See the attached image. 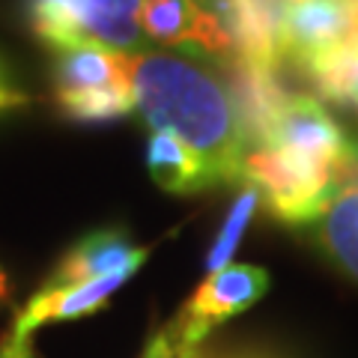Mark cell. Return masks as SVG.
<instances>
[{"label":"cell","mask_w":358,"mask_h":358,"mask_svg":"<svg viewBox=\"0 0 358 358\" xmlns=\"http://www.w3.org/2000/svg\"><path fill=\"white\" fill-rule=\"evenodd\" d=\"M346 3L352 6V13H355V21H358V0H346Z\"/></svg>","instance_id":"cell-20"},{"label":"cell","mask_w":358,"mask_h":358,"mask_svg":"<svg viewBox=\"0 0 358 358\" xmlns=\"http://www.w3.org/2000/svg\"><path fill=\"white\" fill-rule=\"evenodd\" d=\"M147 254V248L131 245L122 230H96L66 251V257L45 281V287H78L96 281V278L122 272V268H141Z\"/></svg>","instance_id":"cell-8"},{"label":"cell","mask_w":358,"mask_h":358,"mask_svg":"<svg viewBox=\"0 0 358 358\" xmlns=\"http://www.w3.org/2000/svg\"><path fill=\"white\" fill-rule=\"evenodd\" d=\"M0 358H36V352H33V343L30 338L27 341H3V346H0Z\"/></svg>","instance_id":"cell-18"},{"label":"cell","mask_w":358,"mask_h":358,"mask_svg":"<svg viewBox=\"0 0 358 358\" xmlns=\"http://www.w3.org/2000/svg\"><path fill=\"white\" fill-rule=\"evenodd\" d=\"M129 78L143 120L167 131L206 167L209 185L242 182L245 141L230 90L203 66L164 54H131Z\"/></svg>","instance_id":"cell-1"},{"label":"cell","mask_w":358,"mask_h":358,"mask_svg":"<svg viewBox=\"0 0 358 358\" xmlns=\"http://www.w3.org/2000/svg\"><path fill=\"white\" fill-rule=\"evenodd\" d=\"M147 164L152 179L164 192L173 194H194L200 188H209L206 167L185 147L179 138L167 131H152L147 143Z\"/></svg>","instance_id":"cell-12"},{"label":"cell","mask_w":358,"mask_h":358,"mask_svg":"<svg viewBox=\"0 0 358 358\" xmlns=\"http://www.w3.org/2000/svg\"><path fill=\"white\" fill-rule=\"evenodd\" d=\"M358 33L355 13L346 0H289L281 6L278 45L281 57L299 66L341 48Z\"/></svg>","instance_id":"cell-4"},{"label":"cell","mask_w":358,"mask_h":358,"mask_svg":"<svg viewBox=\"0 0 358 358\" xmlns=\"http://www.w3.org/2000/svg\"><path fill=\"white\" fill-rule=\"evenodd\" d=\"M260 203H263V200H260V194H257V188L245 185L242 192H239L236 203H233L230 215H227V221H224V227L218 233V239L212 242V248H209V257H206L209 275H215V272H221V268L230 266V257H233V251H236V245L242 242L245 227H248L254 209L260 206Z\"/></svg>","instance_id":"cell-15"},{"label":"cell","mask_w":358,"mask_h":358,"mask_svg":"<svg viewBox=\"0 0 358 358\" xmlns=\"http://www.w3.org/2000/svg\"><path fill=\"white\" fill-rule=\"evenodd\" d=\"M138 268H122V272L96 278V281L78 284V287H42L33 296L24 310L15 317V326L9 331V341H27L33 331L45 322H60V320H78V317H90L99 308L108 305V299L129 281Z\"/></svg>","instance_id":"cell-7"},{"label":"cell","mask_w":358,"mask_h":358,"mask_svg":"<svg viewBox=\"0 0 358 358\" xmlns=\"http://www.w3.org/2000/svg\"><path fill=\"white\" fill-rule=\"evenodd\" d=\"M313 227L331 260L358 281V173L331 194Z\"/></svg>","instance_id":"cell-11"},{"label":"cell","mask_w":358,"mask_h":358,"mask_svg":"<svg viewBox=\"0 0 358 358\" xmlns=\"http://www.w3.org/2000/svg\"><path fill=\"white\" fill-rule=\"evenodd\" d=\"M143 358H200V343L188 341L179 320H171L164 329L152 334V341L143 350Z\"/></svg>","instance_id":"cell-16"},{"label":"cell","mask_w":358,"mask_h":358,"mask_svg":"<svg viewBox=\"0 0 358 358\" xmlns=\"http://www.w3.org/2000/svg\"><path fill=\"white\" fill-rule=\"evenodd\" d=\"M129 63L131 54L96 48H60L54 57V96H78L93 93V90L129 87Z\"/></svg>","instance_id":"cell-10"},{"label":"cell","mask_w":358,"mask_h":358,"mask_svg":"<svg viewBox=\"0 0 358 358\" xmlns=\"http://www.w3.org/2000/svg\"><path fill=\"white\" fill-rule=\"evenodd\" d=\"M268 289V272L257 266L230 263L227 268L209 275L203 284L197 287L192 301L179 313V326H182L185 338L192 343H203L206 334L221 326L224 320L236 317V313L248 310L257 305Z\"/></svg>","instance_id":"cell-5"},{"label":"cell","mask_w":358,"mask_h":358,"mask_svg":"<svg viewBox=\"0 0 358 358\" xmlns=\"http://www.w3.org/2000/svg\"><path fill=\"white\" fill-rule=\"evenodd\" d=\"M57 105L66 117L81 120V122H105V120L129 114L131 108H138L131 84L93 90V93H78V96H57Z\"/></svg>","instance_id":"cell-14"},{"label":"cell","mask_w":358,"mask_h":358,"mask_svg":"<svg viewBox=\"0 0 358 358\" xmlns=\"http://www.w3.org/2000/svg\"><path fill=\"white\" fill-rule=\"evenodd\" d=\"M138 21L143 33L164 45L192 48L224 63L233 57L227 27L203 0H141Z\"/></svg>","instance_id":"cell-6"},{"label":"cell","mask_w":358,"mask_h":358,"mask_svg":"<svg viewBox=\"0 0 358 358\" xmlns=\"http://www.w3.org/2000/svg\"><path fill=\"white\" fill-rule=\"evenodd\" d=\"M9 296V281H6V275H3V268H0V301H3Z\"/></svg>","instance_id":"cell-19"},{"label":"cell","mask_w":358,"mask_h":358,"mask_svg":"<svg viewBox=\"0 0 358 358\" xmlns=\"http://www.w3.org/2000/svg\"><path fill=\"white\" fill-rule=\"evenodd\" d=\"M287 3H289V0H287Z\"/></svg>","instance_id":"cell-21"},{"label":"cell","mask_w":358,"mask_h":358,"mask_svg":"<svg viewBox=\"0 0 358 358\" xmlns=\"http://www.w3.org/2000/svg\"><path fill=\"white\" fill-rule=\"evenodd\" d=\"M317 90L331 102H358V33L322 57L301 66Z\"/></svg>","instance_id":"cell-13"},{"label":"cell","mask_w":358,"mask_h":358,"mask_svg":"<svg viewBox=\"0 0 358 358\" xmlns=\"http://www.w3.org/2000/svg\"><path fill=\"white\" fill-rule=\"evenodd\" d=\"M141 0H30L27 15L42 42L60 48L129 51L141 39Z\"/></svg>","instance_id":"cell-2"},{"label":"cell","mask_w":358,"mask_h":358,"mask_svg":"<svg viewBox=\"0 0 358 358\" xmlns=\"http://www.w3.org/2000/svg\"><path fill=\"white\" fill-rule=\"evenodd\" d=\"M230 99L239 114L245 141L251 147H260L268 138L278 114L287 105L289 93L278 84V75L272 69H257V66L230 60Z\"/></svg>","instance_id":"cell-9"},{"label":"cell","mask_w":358,"mask_h":358,"mask_svg":"<svg viewBox=\"0 0 358 358\" xmlns=\"http://www.w3.org/2000/svg\"><path fill=\"white\" fill-rule=\"evenodd\" d=\"M242 182L257 188L260 200L287 224H313L343 179L293 152L251 147L245 152Z\"/></svg>","instance_id":"cell-3"},{"label":"cell","mask_w":358,"mask_h":358,"mask_svg":"<svg viewBox=\"0 0 358 358\" xmlns=\"http://www.w3.org/2000/svg\"><path fill=\"white\" fill-rule=\"evenodd\" d=\"M21 105H27V96L21 93L18 87H13V81H9V75L3 72V66H0V110L21 108Z\"/></svg>","instance_id":"cell-17"},{"label":"cell","mask_w":358,"mask_h":358,"mask_svg":"<svg viewBox=\"0 0 358 358\" xmlns=\"http://www.w3.org/2000/svg\"><path fill=\"white\" fill-rule=\"evenodd\" d=\"M355 105H358V102H355Z\"/></svg>","instance_id":"cell-22"}]
</instances>
